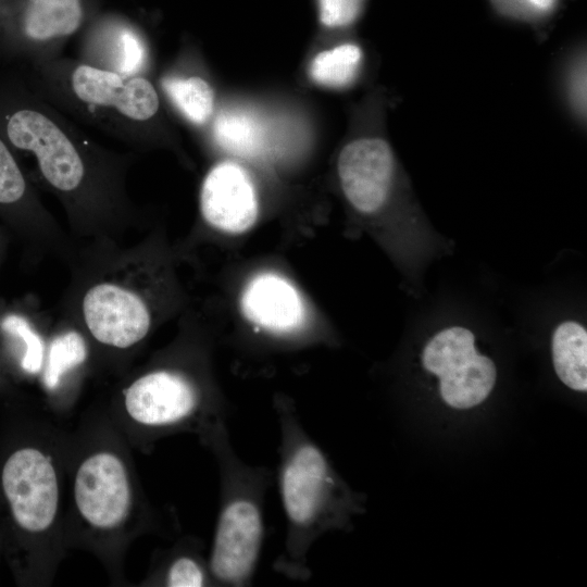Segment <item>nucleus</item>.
Instances as JSON below:
<instances>
[{
  "label": "nucleus",
  "mask_w": 587,
  "mask_h": 587,
  "mask_svg": "<svg viewBox=\"0 0 587 587\" xmlns=\"http://www.w3.org/2000/svg\"><path fill=\"white\" fill-rule=\"evenodd\" d=\"M0 130L74 230L101 238L137 223L127 157L99 145L32 88L0 89Z\"/></svg>",
  "instance_id": "1"
},
{
  "label": "nucleus",
  "mask_w": 587,
  "mask_h": 587,
  "mask_svg": "<svg viewBox=\"0 0 587 587\" xmlns=\"http://www.w3.org/2000/svg\"><path fill=\"white\" fill-rule=\"evenodd\" d=\"M160 88L171 104L189 123L202 126L212 116L214 92L201 76L167 73L160 78Z\"/></svg>",
  "instance_id": "18"
},
{
  "label": "nucleus",
  "mask_w": 587,
  "mask_h": 587,
  "mask_svg": "<svg viewBox=\"0 0 587 587\" xmlns=\"http://www.w3.org/2000/svg\"><path fill=\"white\" fill-rule=\"evenodd\" d=\"M128 415L152 427H173L200 416L208 407L198 383L175 369H155L137 377L124 390Z\"/></svg>",
  "instance_id": "9"
},
{
  "label": "nucleus",
  "mask_w": 587,
  "mask_h": 587,
  "mask_svg": "<svg viewBox=\"0 0 587 587\" xmlns=\"http://www.w3.org/2000/svg\"><path fill=\"white\" fill-rule=\"evenodd\" d=\"M212 579L209 565H202L195 557H176L167 566L164 583L170 587H200ZM213 582V579H212Z\"/></svg>",
  "instance_id": "22"
},
{
  "label": "nucleus",
  "mask_w": 587,
  "mask_h": 587,
  "mask_svg": "<svg viewBox=\"0 0 587 587\" xmlns=\"http://www.w3.org/2000/svg\"><path fill=\"white\" fill-rule=\"evenodd\" d=\"M243 315L275 334H289L304 320V307L296 288L284 277L262 273L253 277L241 296Z\"/></svg>",
  "instance_id": "14"
},
{
  "label": "nucleus",
  "mask_w": 587,
  "mask_h": 587,
  "mask_svg": "<svg viewBox=\"0 0 587 587\" xmlns=\"http://www.w3.org/2000/svg\"><path fill=\"white\" fill-rule=\"evenodd\" d=\"M420 361L424 372L436 380L441 401L454 410L480 405L497 383L495 361L478 349L476 335L463 325H448L430 335Z\"/></svg>",
  "instance_id": "7"
},
{
  "label": "nucleus",
  "mask_w": 587,
  "mask_h": 587,
  "mask_svg": "<svg viewBox=\"0 0 587 587\" xmlns=\"http://www.w3.org/2000/svg\"><path fill=\"white\" fill-rule=\"evenodd\" d=\"M221 472L222 495L209 569L221 586L251 585L265 534V499L274 478L272 470L246 463L235 451L220 421L207 429Z\"/></svg>",
  "instance_id": "4"
},
{
  "label": "nucleus",
  "mask_w": 587,
  "mask_h": 587,
  "mask_svg": "<svg viewBox=\"0 0 587 587\" xmlns=\"http://www.w3.org/2000/svg\"><path fill=\"white\" fill-rule=\"evenodd\" d=\"M0 209L24 212L72 259V249L62 229L42 205L15 152L0 130Z\"/></svg>",
  "instance_id": "15"
},
{
  "label": "nucleus",
  "mask_w": 587,
  "mask_h": 587,
  "mask_svg": "<svg viewBox=\"0 0 587 587\" xmlns=\"http://www.w3.org/2000/svg\"><path fill=\"white\" fill-rule=\"evenodd\" d=\"M3 328L22 341L23 354L20 361L27 374H37L45 363V345L39 334L23 317L12 315L3 322Z\"/></svg>",
  "instance_id": "21"
},
{
  "label": "nucleus",
  "mask_w": 587,
  "mask_h": 587,
  "mask_svg": "<svg viewBox=\"0 0 587 587\" xmlns=\"http://www.w3.org/2000/svg\"><path fill=\"white\" fill-rule=\"evenodd\" d=\"M551 361L559 380L578 392L587 390V330L575 320L560 322L550 340Z\"/></svg>",
  "instance_id": "16"
},
{
  "label": "nucleus",
  "mask_w": 587,
  "mask_h": 587,
  "mask_svg": "<svg viewBox=\"0 0 587 587\" xmlns=\"http://www.w3.org/2000/svg\"><path fill=\"white\" fill-rule=\"evenodd\" d=\"M200 208L204 220L220 230L249 229L258 216V201L246 171L232 162L212 167L201 187Z\"/></svg>",
  "instance_id": "13"
},
{
  "label": "nucleus",
  "mask_w": 587,
  "mask_h": 587,
  "mask_svg": "<svg viewBox=\"0 0 587 587\" xmlns=\"http://www.w3.org/2000/svg\"><path fill=\"white\" fill-rule=\"evenodd\" d=\"M10 0H0V14L4 10L5 5Z\"/></svg>",
  "instance_id": "25"
},
{
  "label": "nucleus",
  "mask_w": 587,
  "mask_h": 587,
  "mask_svg": "<svg viewBox=\"0 0 587 587\" xmlns=\"http://www.w3.org/2000/svg\"><path fill=\"white\" fill-rule=\"evenodd\" d=\"M137 247L104 254L88 270L76 298V322L102 346L128 349L141 342L153 324V310L142 283Z\"/></svg>",
  "instance_id": "5"
},
{
  "label": "nucleus",
  "mask_w": 587,
  "mask_h": 587,
  "mask_svg": "<svg viewBox=\"0 0 587 587\" xmlns=\"http://www.w3.org/2000/svg\"><path fill=\"white\" fill-rule=\"evenodd\" d=\"M88 355L85 337L77 329H66L58 334L50 342L47 357L43 384L47 389H55L62 377L71 370L83 364Z\"/></svg>",
  "instance_id": "19"
},
{
  "label": "nucleus",
  "mask_w": 587,
  "mask_h": 587,
  "mask_svg": "<svg viewBox=\"0 0 587 587\" xmlns=\"http://www.w3.org/2000/svg\"><path fill=\"white\" fill-rule=\"evenodd\" d=\"M396 163L389 145L380 138L348 143L338 158V175L350 204L365 215L378 213L394 185Z\"/></svg>",
  "instance_id": "11"
},
{
  "label": "nucleus",
  "mask_w": 587,
  "mask_h": 587,
  "mask_svg": "<svg viewBox=\"0 0 587 587\" xmlns=\"http://www.w3.org/2000/svg\"><path fill=\"white\" fill-rule=\"evenodd\" d=\"M78 60L123 76H147L151 48L142 27L130 16L100 11L78 35Z\"/></svg>",
  "instance_id": "10"
},
{
  "label": "nucleus",
  "mask_w": 587,
  "mask_h": 587,
  "mask_svg": "<svg viewBox=\"0 0 587 587\" xmlns=\"http://www.w3.org/2000/svg\"><path fill=\"white\" fill-rule=\"evenodd\" d=\"M100 11L99 0H10L0 14V51L29 65L58 58Z\"/></svg>",
  "instance_id": "6"
},
{
  "label": "nucleus",
  "mask_w": 587,
  "mask_h": 587,
  "mask_svg": "<svg viewBox=\"0 0 587 587\" xmlns=\"http://www.w3.org/2000/svg\"><path fill=\"white\" fill-rule=\"evenodd\" d=\"M74 497L84 520L96 528H114L127 516L130 487L125 466L110 452H98L78 467Z\"/></svg>",
  "instance_id": "12"
},
{
  "label": "nucleus",
  "mask_w": 587,
  "mask_h": 587,
  "mask_svg": "<svg viewBox=\"0 0 587 587\" xmlns=\"http://www.w3.org/2000/svg\"><path fill=\"white\" fill-rule=\"evenodd\" d=\"M361 59L358 46L345 43L319 53L311 63L310 75L320 85L346 87L354 80Z\"/></svg>",
  "instance_id": "20"
},
{
  "label": "nucleus",
  "mask_w": 587,
  "mask_h": 587,
  "mask_svg": "<svg viewBox=\"0 0 587 587\" xmlns=\"http://www.w3.org/2000/svg\"><path fill=\"white\" fill-rule=\"evenodd\" d=\"M30 68V88L71 120L134 148L157 137L161 102L147 76H123L61 55Z\"/></svg>",
  "instance_id": "3"
},
{
  "label": "nucleus",
  "mask_w": 587,
  "mask_h": 587,
  "mask_svg": "<svg viewBox=\"0 0 587 587\" xmlns=\"http://www.w3.org/2000/svg\"><path fill=\"white\" fill-rule=\"evenodd\" d=\"M275 410L280 437L276 479L286 532L273 569L289 579L307 582L314 544L330 530L346 529L361 511V501L307 432L294 405L278 400Z\"/></svg>",
  "instance_id": "2"
},
{
  "label": "nucleus",
  "mask_w": 587,
  "mask_h": 587,
  "mask_svg": "<svg viewBox=\"0 0 587 587\" xmlns=\"http://www.w3.org/2000/svg\"><path fill=\"white\" fill-rule=\"evenodd\" d=\"M212 136L224 150L255 157L267 148L271 130L257 113L242 109L222 110L213 121Z\"/></svg>",
  "instance_id": "17"
},
{
  "label": "nucleus",
  "mask_w": 587,
  "mask_h": 587,
  "mask_svg": "<svg viewBox=\"0 0 587 587\" xmlns=\"http://www.w3.org/2000/svg\"><path fill=\"white\" fill-rule=\"evenodd\" d=\"M363 0H319L320 20L328 27L352 23L359 15Z\"/></svg>",
  "instance_id": "23"
},
{
  "label": "nucleus",
  "mask_w": 587,
  "mask_h": 587,
  "mask_svg": "<svg viewBox=\"0 0 587 587\" xmlns=\"http://www.w3.org/2000/svg\"><path fill=\"white\" fill-rule=\"evenodd\" d=\"M59 487L49 457L29 445L10 448L0 461V517L12 536L36 535L53 523Z\"/></svg>",
  "instance_id": "8"
},
{
  "label": "nucleus",
  "mask_w": 587,
  "mask_h": 587,
  "mask_svg": "<svg viewBox=\"0 0 587 587\" xmlns=\"http://www.w3.org/2000/svg\"><path fill=\"white\" fill-rule=\"evenodd\" d=\"M525 2L538 11H546L553 5L554 0H525Z\"/></svg>",
  "instance_id": "24"
}]
</instances>
